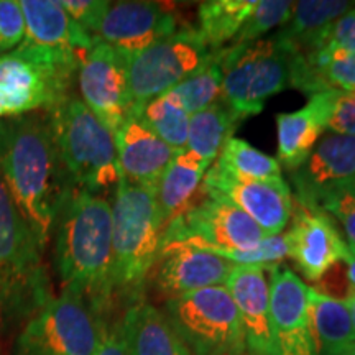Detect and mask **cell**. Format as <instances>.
Returning a JSON list of instances; mask_svg holds the SVG:
<instances>
[{
    "instance_id": "ba28073f",
    "label": "cell",
    "mask_w": 355,
    "mask_h": 355,
    "mask_svg": "<svg viewBox=\"0 0 355 355\" xmlns=\"http://www.w3.org/2000/svg\"><path fill=\"white\" fill-rule=\"evenodd\" d=\"M165 316L193 355H248L237 306L225 286L166 300Z\"/></svg>"
},
{
    "instance_id": "83f0119b",
    "label": "cell",
    "mask_w": 355,
    "mask_h": 355,
    "mask_svg": "<svg viewBox=\"0 0 355 355\" xmlns=\"http://www.w3.org/2000/svg\"><path fill=\"white\" fill-rule=\"evenodd\" d=\"M257 0H209L199 3V33L214 50H222L237 37Z\"/></svg>"
},
{
    "instance_id": "7a4b0ae2",
    "label": "cell",
    "mask_w": 355,
    "mask_h": 355,
    "mask_svg": "<svg viewBox=\"0 0 355 355\" xmlns=\"http://www.w3.org/2000/svg\"><path fill=\"white\" fill-rule=\"evenodd\" d=\"M55 265L63 288L83 295L101 316L114 300L112 207L101 194L74 188L55 225Z\"/></svg>"
},
{
    "instance_id": "6da1fadb",
    "label": "cell",
    "mask_w": 355,
    "mask_h": 355,
    "mask_svg": "<svg viewBox=\"0 0 355 355\" xmlns=\"http://www.w3.org/2000/svg\"><path fill=\"white\" fill-rule=\"evenodd\" d=\"M0 175L40 250L76 186L63 165L46 115L0 119Z\"/></svg>"
},
{
    "instance_id": "ac0fdd59",
    "label": "cell",
    "mask_w": 355,
    "mask_h": 355,
    "mask_svg": "<svg viewBox=\"0 0 355 355\" xmlns=\"http://www.w3.org/2000/svg\"><path fill=\"white\" fill-rule=\"evenodd\" d=\"M121 176L133 184L157 189V184L170 165L176 150L132 114L114 133Z\"/></svg>"
},
{
    "instance_id": "836d02e7",
    "label": "cell",
    "mask_w": 355,
    "mask_h": 355,
    "mask_svg": "<svg viewBox=\"0 0 355 355\" xmlns=\"http://www.w3.org/2000/svg\"><path fill=\"white\" fill-rule=\"evenodd\" d=\"M324 114H326V130L337 135L355 137V92L324 91Z\"/></svg>"
},
{
    "instance_id": "e0dca14e",
    "label": "cell",
    "mask_w": 355,
    "mask_h": 355,
    "mask_svg": "<svg viewBox=\"0 0 355 355\" xmlns=\"http://www.w3.org/2000/svg\"><path fill=\"white\" fill-rule=\"evenodd\" d=\"M237 265L193 247H168L155 265V286L168 300L202 288L225 286Z\"/></svg>"
},
{
    "instance_id": "f35d334b",
    "label": "cell",
    "mask_w": 355,
    "mask_h": 355,
    "mask_svg": "<svg viewBox=\"0 0 355 355\" xmlns=\"http://www.w3.org/2000/svg\"><path fill=\"white\" fill-rule=\"evenodd\" d=\"M343 261L345 263V277L349 282V290H355V250L352 247L345 248V254L343 257Z\"/></svg>"
},
{
    "instance_id": "30bf717a",
    "label": "cell",
    "mask_w": 355,
    "mask_h": 355,
    "mask_svg": "<svg viewBox=\"0 0 355 355\" xmlns=\"http://www.w3.org/2000/svg\"><path fill=\"white\" fill-rule=\"evenodd\" d=\"M102 318L83 295L63 288L25 324L15 355H96Z\"/></svg>"
},
{
    "instance_id": "cb8c5ba5",
    "label": "cell",
    "mask_w": 355,
    "mask_h": 355,
    "mask_svg": "<svg viewBox=\"0 0 355 355\" xmlns=\"http://www.w3.org/2000/svg\"><path fill=\"white\" fill-rule=\"evenodd\" d=\"M209 165L188 150L176 152L157 184V202L163 229L196 201Z\"/></svg>"
},
{
    "instance_id": "8fae6325",
    "label": "cell",
    "mask_w": 355,
    "mask_h": 355,
    "mask_svg": "<svg viewBox=\"0 0 355 355\" xmlns=\"http://www.w3.org/2000/svg\"><path fill=\"white\" fill-rule=\"evenodd\" d=\"M268 239L257 222L224 199L202 193L163 230L162 250L168 247L250 248ZM159 250V252H162Z\"/></svg>"
},
{
    "instance_id": "52a82bcc",
    "label": "cell",
    "mask_w": 355,
    "mask_h": 355,
    "mask_svg": "<svg viewBox=\"0 0 355 355\" xmlns=\"http://www.w3.org/2000/svg\"><path fill=\"white\" fill-rule=\"evenodd\" d=\"M48 300L43 252L0 175V314H33Z\"/></svg>"
},
{
    "instance_id": "8992f818",
    "label": "cell",
    "mask_w": 355,
    "mask_h": 355,
    "mask_svg": "<svg viewBox=\"0 0 355 355\" xmlns=\"http://www.w3.org/2000/svg\"><path fill=\"white\" fill-rule=\"evenodd\" d=\"M296 55L278 35L241 48L225 46L220 56V101L242 119L259 115L270 97L291 87Z\"/></svg>"
},
{
    "instance_id": "f1b7e54d",
    "label": "cell",
    "mask_w": 355,
    "mask_h": 355,
    "mask_svg": "<svg viewBox=\"0 0 355 355\" xmlns=\"http://www.w3.org/2000/svg\"><path fill=\"white\" fill-rule=\"evenodd\" d=\"M214 165L239 180L261 181V183L285 181L277 158L268 157L245 140L234 139V137L224 145Z\"/></svg>"
},
{
    "instance_id": "e575fe53",
    "label": "cell",
    "mask_w": 355,
    "mask_h": 355,
    "mask_svg": "<svg viewBox=\"0 0 355 355\" xmlns=\"http://www.w3.org/2000/svg\"><path fill=\"white\" fill-rule=\"evenodd\" d=\"M25 40V19L19 0H0V55L20 46Z\"/></svg>"
},
{
    "instance_id": "5bb4252c",
    "label": "cell",
    "mask_w": 355,
    "mask_h": 355,
    "mask_svg": "<svg viewBox=\"0 0 355 355\" xmlns=\"http://www.w3.org/2000/svg\"><path fill=\"white\" fill-rule=\"evenodd\" d=\"M270 268V326L273 355H318L309 321L308 285L290 266Z\"/></svg>"
},
{
    "instance_id": "4dcf8cb0",
    "label": "cell",
    "mask_w": 355,
    "mask_h": 355,
    "mask_svg": "<svg viewBox=\"0 0 355 355\" xmlns=\"http://www.w3.org/2000/svg\"><path fill=\"white\" fill-rule=\"evenodd\" d=\"M220 56L222 51L211 64L199 69L193 76L184 79L183 83H180L171 91H168L180 101V104L183 105L189 115L201 112V110L207 109L209 105L222 99Z\"/></svg>"
},
{
    "instance_id": "484cf974",
    "label": "cell",
    "mask_w": 355,
    "mask_h": 355,
    "mask_svg": "<svg viewBox=\"0 0 355 355\" xmlns=\"http://www.w3.org/2000/svg\"><path fill=\"white\" fill-rule=\"evenodd\" d=\"M354 6V2H347V0L295 2L290 20L275 35L290 43L300 55L306 56L316 50L322 33Z\"/></svg>"
},
{
    "instance_id": "d4e9b609",
    "label": "cell",
    "mask_w": 355,
    "mask_h": 355,
    "mask_svg": "<svg viewBox=\"0 0 355 355\" xmlns=\"http://www.w3.org/2000/svg\"><path fill=\"white\" fill-rule=\"evenodd\" d=\"M308 304L318 355H343L355 343L347 304L313 286H308Z\"/></svg>"
},
{
    "instance_id": "8d00e7d4",
    "label": "cell",
    "mask_w": 355,
    "mask_h": 355,
    "mask_svg": "<svg viewBox=\"0 0 355 355\" xmlns=\"http://www.w3.org/2000/svg\"><path fill=\"white\" fill-rule=\"evenodd\" d=\"M61 7L76 24L96 37L102 19L110 6L107 0H61Z\"/></svg>"
},
{
    "instance_id": "7402d4cb",
    "label": "cell",
    "mask_w": 355,
    "mask_h": 355,
    "mask_svg": "<svg viewBox=\"0 0 355 355\" xmlns=\"http://www.w3.org/2000/svg\"><path fill=\"white\" fill-rule=\"evenodd\" d=\"M122 329L128 355H193L165 313L141 298L128 304Z\"/></svg>"
},
{
    "instance_id": "ffe728a7",
    "label": "cell",
    "mask_w": 355,
    "mask_h": 355,
    "mask_svg": "<svg viewBox=\"0 0 355 355\" xmlns=\"http://www.w3.org/2000/svg\"><path fill=\"white\" fill-rule=\"evenodd\" d=\"M355 180V137L327 133L319 139L308 159L291 173L295 201L313 204L321 191Z\"/></svg>"
},
{
    "instance_id": "9a60e30c",
    "label": "cell",
    "mask_w": 355,
    "mask_h": 355,
    "mask_svg": "<svg viewBox=\"0 0 355 355\" xmlns=\"http://www.w3.org/2000/svg\"><path fill=\"white\" fill-rule=\"evenodd\" d=\"M291 219V225L285 230L288 257L308 282H321L343 261L347 242L332 217L313 204L293 199Z\"/></svg>"
},
{
    "instance_id": "3957f363",
    "label": "cell",
    "mask_w": 355,
    "mask_h": 355,
    "mask_svg": "<svg viewBox=\"0 0 355 355\" xmlns=\"http://www.w3.org/2000/svg\"><path fill=\"white\" fill-rule=\"evenodd\" d=\"M112 207V283L114 295L140 300L146 278L162 250L163 222L157 189L133 184L121 176Z\"/></svg>"
},
{
    "instance_id": "60d3db41",
    "label": "cell",
    "mask_w": 355,
    "mask_h": 355,
    "mask_svg": "<svg viewBox=\"0 0 355 355\" xmlns=\"http://www.w3.org/2000/svg\"><path fill=\"white\" fill-rule=\"evenodd\" d=\"M343 355H355V343H354L352 345H350V347H349L347 350H345V352H344Z\"/></svg>"
},
{
    "instance_id": "d6986e66",
    "label": "cell",
    "mask_w": 355,
    "mask_h": 355,
    "mask_svg": "<svg viewBox=\"0 0 355 355\" xmlns=\"http://www.w3.org/2000/svg\"><path fill=\"white\" fill-rule=\"evenodd\" d=\"M241 318L248 355H273L270 285L265 266L237 265L225 283Z\"/></svg>"
},
{
    "instance_id": "d590c367",
    "label": "cell",
    "mask_w": 355,
    "mask_h": 355,
    "mask_svg": "<svg viewBox=\"0 0 355 355\" xmlns=\"http://www.w3.org/2000/svg\"><path fill=\"white\" fill-rule=\"evenodd\" d=\"M316 51L355 53V7L345 12L343 17H339L322 33L319 44L313 53Z\"/></svg>"
},
{
    "instance_id": "1f68e13d",
    "label": "cell",
    "mask_w": 355,
    "mask_h": 355,
    "mask_svg": "<svg viewBox=\"0 0 355 355\" xmlns=\"http://www.w3.org/2000/svg\"><path fill=\"white\" fill-rule=\"evenodd\" d=\"M293 6L295 2H290V0H257L254 10L248 15L241 32L227 46H245V44L259 42L265 33L272 32L273 28H282L290 20Z\"/></svg>"
},
{
    "instance_id": "2e32d148",
    "label": "cell",
    "mask_w": 355,
    "mask_h": 355,
    "mask_svg": "<svg viewBox=\"0 0 355 355\" xmlns=\"http://www.w3.org/2000/svg\"><path fill=\"white\" fill-rule=\"evenodd\" d=\"M178 30L175 12L157 2H110L96 38L123 56L135 55Z\"/></svg>"
},
{
    "instance_id": "7c38bea8",
    "label": "cell",
    "mask_w": 355,
    "mask_h": 355,
    "mask_svg": "<svg viewBox=\"0 0 355 355\" xmlns=\"http://www.w3.org/2000/svg\"><path fill=\"white\" fill-rule=\"evenodd\" d=\"M76 78L81 101L115 133L133 112L125 56L94 37L91 46L79 56Z\"/></svg>"
},
{
    "instance_id": "74e56055",
    "label": "cell",
    "mask_w": 355,
    "mask_h": 355,
    "mask_svg": "<svg viewBox=\"0 0 355 355\" xmlns=\"http://www.w3.org/2000/svg\"><path fill=\"white\" fill-rule=\"evenodd\" d=\"M96 355H128L122 329V318L117 321H109L107 316L102 318L101 340Z\"/></svg>"
},
{
    "instance_id": "9c48e42d",
    "label": "cell",
    "mask_w": 355,
    "mask_h": 355,
    "mask_svg": "<svg viewBox=\"0 0 355 355\" xmlns=\"http://www.w3.org/2000/svg\"><path fill=\"white\" fill-rule=\"evenodd\" d=\"M220 51L209 46L196 26L184 25L152 46L125 56L133 112L206 68Z\"/></svg>"
},
{
    "instance_id": "f546056e",
    "label": "cell",
    "mask_w": 355,
    "mask_h": 355,
    "mask_svg": "<svg viewBox=\"0 0 355 355\" xmlns=\"http://www.w3.org/2000/svg\"><path fill=\"white\" fill-rule=\"evenodd\" d=\"M144 121L165 144L176 152L186 150L191 115L171 92L155 97L133 112Z\"/></svg>"
},
{
    "instance_id": "ab89813d",
    "label": "cell",
    "mask_w": 355,
    "mask_h": 355,
    "mask_svg": "<svg viewBox=\"0 0 355 355\" xmlns=\"http://www.w3.org/2000/svg\"><path fill=\"white\" fill-rule=\"evenodd\" d=\"M344 303L347 304V309L350 313V319H352V326L355 331V290H349L347 295H345Z\"/></svg>"
},
{
    "instance_id": "4316f807",
    "label": "cell",
    "mask_w": 355,
    "mask_h": 355,
    "mask_svg": "<svg viewBox=\"0 0 355 355\" xmlns=\"http://www.w3.org/2000/svg\"><path fill=\"white\" fill-rule=\"evenodd\" d=\"M243 119L234 112L225 102H216L201 112L189 117L186 150L207 165L216 162L224 145L234 137L235 128Z\"/></svg>"
},
{
    "instance_id": "5b68a950",
    "label": "cell",
    "mask_w": 355,
    "mask_h": 355,
    "mask_svg": "<svg viewBox=\"0 0 355 355\" xmlns=\"http://www.w3.org/2000/svg\"><path fill=\"white\" fill-rule=\"evenodd\" d=\"M79 56L26 43L0 55V119L48 110L73 94Z\"/></svg>"
},
{
    "instance_id": "4fadbf2b",
    "label": "cell",
    "mask_w": 355,
    "mask_h": 355,
    "mask_svg": "<svg viewBox=\"0 0 355 355\" xmlns=\"http://www.w3.org/2000/svg\"><path fill=\"white\" fill-rule=\"evenodd\" d=\"M201 191L207 196L234 204L257 222L268 237L283 234L290 225L293 196L286 181L261 183L239 180L212 163L204 176Z\"/></svg>"
},
{
    "instance_id": "44dd1931",
    "label": "cell",
    "mask_w": 355,
    "mask_h": 355,
    "mask_svg": "<svg viewBox=\"0 0 355 355\" xmlns=\"http://www.w3.org/2000/svg\"><path fill=\"white\" fill-rule=\"evenodd\" d=\"M19 2L25 19V40L21 43L81 55L94 42V37L71 19L56 0Z\"/></svg>"
},
{
    "instance_id": "d6a6232c",
    "label": "cell",
    "mask_w": 355,
    "mask_h": 355,
    "mask_svg": "<svg viewBox=\"0 0 355 355\" xmlns=\"http://www.w3.org/2000/svg\"><path fill=\"white\" fill-rule=\"evenodd\" d=\"M313 206L319 207L339 224L347 245L355 250V180L343 181L321 191Z\"/></svg>"
},
{
    "instance_id": "603a6c76",
    "label": "cell",
    "mask_w": 355,
    "mask_h": 355,
    "mask_svg": "<svg viewBox=\"0 0 355 355\" xmlns=\"http://www.w3.org/2000/svg\"><path fill=\"white\" fill-rule=\"evenodd\" d=\"M278 163L293 173L303 163L326 132V114L321 94L309 96V102L295 112L277 115Z\"/></svg>"
},
{
    "instance_id": "277c9868",
    "label": "cell",
    "mask_w": 355,
    "mask_h": 355,
    "mask_svg": "<svg viewBox=\"0 0 355 355\" xmlns=\"http://www.w3.org/2000/svg\"><path fill=\"white\" fill-rule=\"evenodd\" d=\"M44 112L73 184L94 194L115 188L121 170L114 133L74 94Z\"/></svg>"
}]
</instances>
